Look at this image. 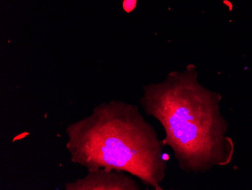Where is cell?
<instances>
[{
	"instance_id": "obj_1",
	"label": "cell",
	"mask_w": 252,
	"mask_h": 190,
	"mask_svg": "<svg viewBox=\"0 0 252 190\" xmlns=\"http://www.w3.org/2000/svg\"><path fill=\"white\" fill-rule=\"evenodd\" d=\"M141 103L165 130L183 171L202 172L231 159L233 146L219 110L220 96L199 84L193 69L171 73L162 83L144 88Z\"/></svg>"
},
{
	"instance_id": "obj_2",
	"label": "cell",
	"mask_w": 252,
	"mask_h": 190,
	"mask_svg": "<svg viewBox=\"0 0 252 190\" xmlns=\"http://www.w3.org/2000/svg\"><path fill=\"white\" fill-rule=\"evenodd\" d=\"M66 133L72 162L89 171L128 173L149 187L162 190L160 184L167 169L165 145L135 106L102 103L90 116L68 126Z\"/></svg>"
},
{
	"instance_id": "obj_3",
	"label": "cell",
	"mask_w": 252,
	"mask_h": 190,
	"mask_svg": "<svg viewBox=\"0 0 252 190\" xmlns=\"http://www.w3.org/2000/svg\"><path fill=\"white\" fill-rule=\"evenodd\" d=\"M66 190H137L139 187L124 172L104 168L89 171L84 178L65 185Z\"/></svg>"
}]
</instances>
